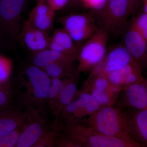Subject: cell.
<instances>
[{
  "label": "cell",
  "instance_id": "obj_1",
  "mask_svg": "<svg viewBox=\"0 0 147 147\" xmlns=\"http://www.w3.org/2000/svg\"><path fill=\"white\" fill-rule=\"evenodd\" d=\"M129 120V113L112 105L102 106L88 118L79 121L107 136L137 142L130 134Z\"/></svg>",
  "mask_w": 147,
  "mask_h": 147
},
{
  "label": "cell",
  "instance_id": "obj_2",
  "mask_svg": "<svg viewBox=\"0 0 147 147\" xmlns=\"http://www.w3.org/2000/svg\"><path fill=\"white\" fill-rule=\"evenodd\" d=\"M51 78L42 68L32 65L25 69L21 86L23 103L30 113H39L44 110L47 103Z\"/></svg>",
  "mask_w": 147,
  "mask_h": 147
},
{
  "label": "cell",
  "instance_id": "obj_3",
  "mask_svg": "<svg viewBox=\"0 0 147 147\" xmlns=\"http://www.w3.org/2000/svg\"><path fill=\"white\" fill-rule=\"evenodd\" d=\"M65 126L67 134L82 147H143L138 142L102 134L79 121L66 122Z\"/></svg>",
  "mask_w": 147,
  "mask_h": 147
},
{
  "label": "cell",
  "instance_id": "obj_4",
  "mask_svg": "<svg viewBox=\"0 0 147 147\" xmlns=\"http://www.w3.org/2000/svg\"><path fill=\"white\" fill-rule=\"evenodd\" d=\"M28 0H0V38L12 46L18 40L21 16Z\"/></svg>",
  "mask_w": 147,
  "mask_h": 147
},
{
  "label": "cell",
  "instance_id": "obj_5",
  "mask_svg": "<svg viewBox=\"0 0 147 147\" xmlns=\"http://www.w3.org/2000/svg\"><path fill=\"white\" fill-rule=\"evenodd\" d=\"M108 35L104 29H99L79 47L76 57L78 61L76 70L79 73L90 72L105 59Z\"/></svg>",
  "mask_w": 147,
  "mask_h": 147
},
{
  "label": "cell",
  "instance_id": "obj_6",
  "mask_svg": "<svg viewBox=\"0 0 147 147\" xmlns=\"http://www.w3.org/2000/svg\"><path fill=\"white\" fill-rule=\"evenodd\" d=\"M132 14L129 0H108L102 15L101 28L108 34L123 33L126 29L127 18Z\"/></svg>",
  "mask_w": 147,
  "mask_h": 147
},
{
  "label": "cell",
  "instance_id": "obj_7",
  "mask_svg": "<svg viewBox=\"0 0 147 147\" xmlns=\"http://www.w3.org/2000/svg\"><path fill=\"white\" fill-rule=\"evenodd\" d=\"M59 21L76 45L86 41L99 29L93 12L69 14L61 17Z\"/></svg>",
  "mask_w": 147,
  "mask_h": 147
},
{
  "label": "cell",
  "instance_id": "obj_8",
  "mask_svg": "<svg viewBox=\"0 0 147 147\" xmlns=\"http://www.w3.org/2000/svg\"><path fill=\"white\" fill-rule=\"evenodd\" d=\"M76 96V99L67 105L61 113L66 122L79 121L82 117L90 116L101 107L89 92H78Z\"/></svg>",
  "mask_w": 147,
  "mask_h": 147
},
{
  "label": "cell",
  "instance_id": "obj_9",
  "mask_svg": "<svg viewBox=\"0 0 147 147\" xmlns=\"http://www.w3.org/2000/svg\"><path fill=\"white\" fill-rule=\"evenodd\" d=\"M123 45L142 69L147 67V42L131 25L127 29Z\"/></svg>",
  "mask_w": 147,
  "mask_h": 147
},
{
  "label": "cell",
  "instance_id": "obj_10",
  "mask_svg": "<svg viewBox=\"0 0 147 147\" xmlns=\"http://www.w3.org/2000/svg\"><path fill=\"white\" fill-rule=\"evenodd\" d=\"M134 62L123 44H118L110 49L105 59L96 67L100 74L107 75Z\"/></svg>",
  "mask_w": 147,
  "mask_h": 147
},
{
  "label": "cell",
  "instance_id": "obj_11",
  "mask_svg": "<svg viewBox=\"0 0 147 147\" xmlns=\"http://www.w3.org/2000/svg\"><path fill=\"white\" fill-rule=\"evenodd\" d=\"M49 38V34L37 28L28 20L21 26L18 37V40L34 54L48 48Z\"/></svg>",
  "mask_w": 147,
  "mask_h": 147
},
{
  "label": "cell",
  "instance_id": "obj_12",
  "mask_svg": "<svg viewBox=\"0 0 147 147\" xmlns=\"http://www.w3.org/2000/svg\"><path fill=\"white\" fill-rule=\"evenodd\" d=\"M120 104L135 110L147 108V89L143 82L131 84L122 90Z\"/></svg>",
  "mask_w": 147,
  "mask_h": 147
},
{
  "label": "cell",
  "instance_id": "obj_13",
  "mask_svg": "<svg viewBox=\"0 0 147 147\" xmlns=\"http://www.w3.org/2000/svg\"><path fill=\"white\" fill-rule=\"evenodd\" d=\"M142 69L135 62L125 66L119 69L107 74L110 84L124 88L144 80Z\"/></svg>",
  "mask_w": 147,
  "mask_h": 147
},
{
  "label": "cell",
  "instance_id": "obj_14",
  "mask_svg": "<svg viewBox=\"0 0 147 147\" xmlns=\"http://www.w3.org/2000/svg\"><path fill=\"white\" fill-rule=\"evenodd\" d=\"M36 5L30 11L28 20L37 28L49 34L54 26L56 11L45 0H36Z\"/></svg>",
  "mask_w": 147,
  "mask_h": 147
},
{
  "label": "cell",
  "instance_id": "obj_15",
  "mask_svg": "<svg viewBox=\"0 0 147 147\" xmlns=\"http://www.w3.org/2000/svg\"><path fill=\"white\" fill-rule=\"evenodd\" d=\"M30 113L19 109L8 108L0 110V135L15 130L25 124Z\"/></svg>",
  "mask_w": 147,
  "mask_h": 147
},
{
  "label": "cell",
  "instance_id": "obj_16",
  "mask_svg": "<svg viewBox=\"0 0 147 147\" xmlns=\"http://www.w3.org/2000/svg\"><path fill=\"white\" fill-rule=\"evenodd\" d=\"M48 48L77 57L79 47L63 28L55 30L49 38Z\"/></svg>",
  "mask_w": 147,
  "mask_h": 147
},
{
  "label": "cell",
  "instance_id": "obj_17",
  "mask_svg": "<svg viewBox=\"0 0 147 147\" xmlns=\"http://www.w3.org/2000/svg\"><path fill=\"white\" fill-rule=\"evenodd\" d=\"M129 130L131 136L143 146H147V108L129 114Z\"/></svg>",
  "mask_w": 147,
  "mask_h": 147
},
{
  "label": "cell",
  "instance_id": "obj_18",
  "mask_svg": "<svg viewBox=\"0 0 147 147\" xmlns=\"http://www.w3.org/2000/svg\"><path fill=\"white\" fill-rule=\"evenodd\" d=\"M40 118H36L27 124L21 132L16 147H34L46 131L44 121Z\"/></svg>",
  "mask_w": 147,
  "mask_h": 147
},
{
  "label": "cell",
  "instance_id": "obj_19",
  "mask_svg": "<svg viewBox=\"0 0 147 147\" xmlns=\"http://www.w3.org/2000/svg\"><path fill=\"white\" fill-rule=\"evenodd\" d=\"M76 70L68 78L64 80L63 86L60 93L55 117H58L67 105L71 102L77 95L78 79L79 74Z\"/></svg>",
  "mask_w": 147,
  "mask_h": 147
},
{
  "label": "cell",
  "instance_id": "obj_20",
  "mask_svg": "<svg viewBox=\"0 0 147 147\" xmlns=\"http://www.w3.org/2000/svg\"><path fill=\"white\" fill-rule=\"evenodd\" d=\"M76 58L60 52L47 48L34 54L32 64L43 69L50 64L59 61L74 63Z\"/></svg>",
  "mask_w": 147,
  "mask_h": 147
},
{
  "label": "cell",
  "instance_id": "obj_21",
  "mask_svg": "<svg viewBox=\"0 0 147 147\" xmlns=\"http://www.w3.org/2000/svg\"><path fill=\"white\" fill-rule=\"evenodd\" d=\"M42 69L51 79L68 77L74 71V63L59 61L50 64Z\"/></svg>",
  "mask_w": 147,
  "mask_h": 147
},
{
  "label": "cell",
  "instance_id": "obj_22",
  "mask_svg": "<svg viewBox=\"0 0 147 147\" xmlns=\"http://www.w3.org/2000/svg\"><path fill=\"white\" fill-rule=\"evenodd\" d=\"M64 80L59 78L51 79V84L47 97L48 106L52 113L56 116L57 108L58 101Z\"/></svg>",
  "mask_w": 147,
  "mask_h": 147
},
{
  "label": "cell",
  "instance_id": "obj_23",
  "mask_svg": "<svg viewBox=\"0 0 147 147\" xmlns=\"http://www.w3.org/2000/svg\"><path fill=\"white\" fill-rule=\"evenodd\" d=\"M27 124L21 125L10 132L0 135V147H16L21 132Z\"/></svg>",
  "mask_w": 147,
  "mask_h": 147
},
{
  "label": "cell",
  "instance_id": "obj_24",
  "mask_svg": "<svg viewBox=\"0 0 147 147\" xmlns=\"http://www.w3.org/2000/svg\"><path fill=\"white\" fill-rule=\"evenodd\" d=\"M13 100V95L8 82L0 84V110L10 106Z\"/></svg>",
  "mask_w": 147,
  "mask_h": 147
},
{
  "label": "cell",
  "instance_id": "obj_25",
  "mask_svg": "<svg viewBox=\"0 0 147 147\" xmlns=\"http://www.w3.org/2000/svg\"><path fill=\"white\" fill-rule=\"evenodd\" d=\"M12 69V64L8 58L0 55V84L8 82Z\"/></svg>",
  "mask_w": 147,
  "mask_h": 147
},
{
  "label": "cell",
  "instance_id": "obj_26",
  "mask_svg": "<svg viewBox=\"0 0 147 147\" xmlns=\"http://www.w3.org/2000/svg\"><path fill=\"white\" fill-rule=\"evenodd\" d=\"M131 25L147 42V14L142 12L134 18Z\"/></svg>",
  "mask_w": 147,
  "mask_h": 147
},
{
  "label": "cell",
  "instance_id": "obj_27",
  "mask_svg": "<svg viewBox=\"0 0 147 147\" xmlns=\"http://www.w3.org/2000/svg\"><path fill=\"white\" fill-rule=\"evenodd\" d=\"M58 135L55 131H47L43 133L34 147L55 146Z\"/></svg>",
  "mask_w": 147,
  "mask_h": 147
},
{
  "label": "cell",
  "instance_id": "obj_28",
  "mask_svg": "<svg viewBox=\"0 0 147 147\" xmlns=\"http://www.w3.org/2000/svg\"><path fill=\"white\" fill-rule=\"evenodd\" d=\"M85 7L100 16L105 10L108 0H82Z\"/></svg>",
  "mask_w": 147,
  "mask_h": 147
},
{
  "label": "cell",
  "instance_id": "obj_29",
  "mask_svg": "<svg viewBox=\"0 0 147 147\" xmlns=\"http://www.w3.org/2000/svg\"><path fill=\"white\" fill-rule=\"evenodd\" d=\"M63 138H59L58 136L55 146L62 147H82L79 143L74 140L68 135Z\"/></svg>",
  "mask_w": 147,
  "mask_h": 147
},
{
  "label": "cell",
  "instance_id": "obj_30",
  "mask_svg": "<svg viewBox=\"0 0 147 147\" xmlns=\"http://www.w3.org/2000/svg\"><path fill=\"white\" fill-rule=\"evenodd\" d=\"M45 1L50 8L56 11L64 7L69 0H45Z\"/></svg>",
  "mask_w": 147,
  "mask_h": 147
},
{
  "label": "cell",
  "instance_id": "obj_31",
  "mask_svg": "<svg viewBox=\"0 0 147 147\" xmlns=\"http://www.w3.org/2000/svg\"><path fill=\"white\" fill-rule=\"evenodd\" d=\"M130 3L132 13H134L140 5L141 0H129Z\"/></svg>",
  "mask_w": 147,
  "mask_h": 147
},
{
  "label": "cell",
  "instance_id": "obj_32",
  "mask_svg": "<svg viewBox=\"0 0 147 147\" xmlns=\"http://www.w3.org/2000/svg\"><path fill=\"white\" fill-rule=\"evenodd\" d=\"M144 12L147 14V2L144 3Z\"/></svg>",
  "mask_w": 147,
  "mask_h": 147
},
{
  "label": "cell",
  "instance_id": "obj_33",
  "mask_svg": "<svg viewBox=\"0 0 147 147\" xmlns=\"http://www.w3.org/2000/svg\"><path fill=\"white\" fill-rule=\"evenodd\" d=\"M2 45H5L4 44V43H3V42L2 40H1V39L0 38V47Z\"/></svg>",
  "mask_w": 147,
  "mask_h": 147
},
{
  "label": "cell",
  "instance_id": "obj_34",
  "mask_svg": "<svg viewBox=\"0 0 147 147\" xmlns=\"http://www.w3.org/2000/svg\"><path fill=\"white\" fill-rule=\"evenodd\" d=\"M144 82L145 84H146V86L147 89V79H146V80H144Z\"/></svg>",
  "mask_w": 147,
  "mask_h": 147
},
{
  "label": "cell",
  "instance_id": "obj_35",
  "mask_svg": "<svg viewBox=\"0 0 147 147\" xmlns=\"http://www.w3.org/2000/svg\"><path fill=\"white\" fill-rule=\"evenodd\" d=\"M143 1L144 3L147 2V0H143Z\"/></svg>",
  "mask_w": 147,
  "mask_h": 147
}]
</instances>
